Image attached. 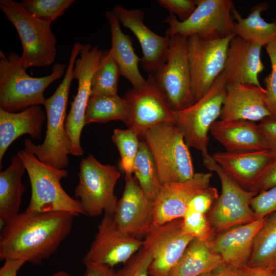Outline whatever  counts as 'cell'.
<instances>
[{
    "label": "cell",
    "instance_id": "6da1fadb",
    "mask_svg": "<svg viewBox=\"0 0 276 276\" xmlns=\"http://www.w3.org/2000/svg\"><path fill=\"white\" fill-rule=\"evenodd\" d=\"M75 217L65 212H20L1 227V260L40 264L55 253L69 235Z\"/></svg>",
    "mask_w": 276,
    "mask_h": 276
},
{
    "label": "cell",
    "instance_id": "7a4b0ae2",
    "mask_svg": "<svg viewBox=\"0 0 276 276\" xmlns=\"http://www.w3.org/2000/svg\"><path fill=\"white\" fill-rule=\"evenodd\" d=\"M83 44L74 43L64 78L54 93L46 99L43 105L46 110L47 130L43 142L38 145L30 139L24 142L25 148L32 152L38 160L59 169L69 165L72 143L65 128L66 106L72 82L73 68Z\"/></svg>",
    "mask_w": 276,
    "mask_h": 276
},
{
    "label": "cell",
    "instance_id": "3957f363",
    "mask_svg": "<svg viewBox=\"0 0 276 276\" xmlns=\"http://www.w3.org/2000/svg\"><path fill=\"white\" fill-rule=\"evenodd\" d=\"M65 65L56 63L49 75L29 76L22 66L21 57L15 53L6 55L0 51V108L9 112L25 110L44 104L45 89L61 77Z\"/></svg>",
    "mask_w": 276,
    "mask_h": 276
},
{
    "label": "cell",
    "instance_id": "277c9868",
    "mask_svg": "<svg viewBox=\"0 0 276 276\" xmlns=\"http://www.w3.org/2000/svg\"><path fill=\"white\" fill-rule=\"evenodd\" d=\"M28 173L31 188L29 204L26 210L37 212H65L76 217L85 215L80 201L63 189L61 180L68 172L41 162L28 149L17 153Z\"/></svg>",
    "mask_w": 276,
    "mask_h": 276
},
{
    "label": "cell",
    "instance_id": "5b68a950",
    "mask_svg": "<svg viewBox=\"0 0 276 276\" xmlns=\"http://www.w3.org/2000/svg\"><path fill=\"white\" fill-rule=\"evenodd\" d=\"M142 139L153 155L162 186L184 182L193 177L195 173L189 147L173 122L149 127Z\"/></svg>",
    "mask_w": 276,
    "mask_h": 276
},
{
    "label": "cell",
    "instance_id": "8992f818",
    "mask_svg": "<svg viewBox=\"0 0 276 276\" xmlns=\"http://www.w3.org/2000/svg\"><path fill=\"white\" fill-rule=\"evenodd\" d=\"M0 8L15 28L21 40L23 67H45L51 65L56 56V39L51 24L30 15L20 2L1 0Z\"/></svg>",
    "mask_w": 276,
    "mask_h": 276
},
{
    "label": "cell",
    "instance_id": "52a82bcc",
    "mask_svg": "<svg viewBox=\"0 0 276 276\" xmlns=\"http://www.w3.org/2000/svg\"><path fill=\"white\" fill-rule=\"evenodd\" d=\"M226 86L222 72L201 98L186 108L174 111L173 123L183 134L188 147L200 151L203 158L210 155L208 133L220 118Z\"/></svg>",
    "mask_w": 276,
    "mask_h": 276
},
{
    "label": "cell",
    "instance_id": "ba28073f",
    "mask_svg": "<svg viewBox=\"0 0 276 276\" xmlns=\"http://www.w3.org/2000/svg\"><path fill=\"white\" fill-rule=\"evenodd\" d=\"M75 197L80 201L85 215L94 217L103 213L113 215L118 201L114 190L120 177L117 168L103 165L89 154L80 162Z\"/></svg>",
    "mask_w": 276,
    "mask_h": 276
},
{
    "label": "cell",
    "instance_id": "9c48e42d",
    "mask_svg": "<svg viewBox=\"0 0 276 276\" xmlns=\"http://www.w3.org/2000/svg\"><path fill=\"white\" fill-rule=\"evenodd\" d=\"M203 164L215 172L221 185V193L210 210L211 226L220 233L247 224L257 218L251 208L252 199L258 193L242 187L227 174L209 155L203 158Z\"/></svg>",
    "mask_w": 276,
    "mask_h": 276
},
{
    "label": "cell",
    "instance_id": "30bf717a",
    "mask_svg": "<svg viewBox=\"0 0 276 276\" xmlns=\"http://www.w3.org/2000/svg\"><path fill=\"white\" fill-rule=\"evenodd\" d=\"M195 3L196 9L186 20L180 21L172 14L163 20L169 25L166 36L221 38L233 34L232 0H195Z\"/></svg>",
    "mask_w": 276,
    "mask_h": 276
},
{
    "label": "cell",
    "instance_id": "8fae6325",
    "mask_svg": "<svg viewBox=\"0 0 276 276\" xmlns=\"http://www.w3.org/2000/svg\"><path fill=\"white\" fill-rule=\"evenodd\" d=\"M235 36L231 34L221 38L198 36L188 38V56L195 102L207 93L223 72L229 43Z\"/></svg>",
    "mask_w": 276,
    "mask_h": 276
},
{
    "label": "cell",
    "instance_id": "7c38bea8",
    "mask_svg": "<svg viewBox=\"0 0 276 276\" xmlns=\"http://www.w3.org/2000/svg\"><path fill=\"white\" fill-rule=\"evenodd\" d=\"M166 63L154 75L155 81L171 109L179 111L195 103L188 56V38L170 37Z\"/></svg>",
    "mask_w": 276,
    "mask_h": 276
},
{
    "label": "cell",
    "instance_id": "4fadbf2b",
    "mask_svg": "<svg viewBox=\"0 0 276 276\" xmlns=\"http://www.w3.org/2000/svg\"><path fill=\"white\" fill-rule=\"evenodd\" d=\"M103 52L98 46L83 44L73 68L74 78L78 80L77 93L74 96L70 110L65 122V128L69 136L72 149L71 154L80 156L84 151L80 143L81 134L85 124V114L91 94V81Z\"/></svg>",
    "mask_w": 276,
    "mask_h": 276
},
{
    "label": "cell",
    "instance_id": "5bb4252c",
    "mask_svg": "<svg viewBox=\"0 0 276 276\" xmlns=\"http://www.w3.org/2000/svg\"><path fill=\"white\" fill-rule=\"evenodd\" d=\"M123 98L129 107L126 125L140 138L149 127L160 123L173 121L174 111L157 84L153 74H149L142 86L127 91Z\"/></svg>",
    "mask_w": 276,
    "mask_h": 276
},
{
    "label": "cell",
    "instance_id": "9a60e30c",
    "mask_svg": "<svg viewBox=\"0 0 276 276\" xmlns=\"http://www.w3.org/2000/svg\"><path fill=\"white\" fill-rule=\"evenodd\" d=\"M194 238L186 233L182 218L159 225H152L143 241L153 260L149 267L151 276H169L185 249Z\"/></svg>",
    "mask_w": 276,
    "mask_h": 276
},
{
    "label": "cell",
    "instance_id": "2e32d148",
    "mask_svg": "<svg viewBox=\"0 0 276 276\" xmlns=\"http://www.w3.org/2000/svg\"><path fill=\"white\" fill-rule=\"evenodd\" d=\"M143 244V241L121 231L113 215L105 213L83 262H93L113 267L125 263Z\"/></svg>",
    "mask_w": 276,
    "mask_h": 276
},
{
    "label": "cell",
    "instance_id": "e0dca14e",
    "mask_svg": "<svg viewBox=\"0 0 276 276\" xmlns=\"http://www.w3.org/2000/svg\"><path fill=\"white\" fill-rule=\"evenodd\" d=\"M123 193L118 201L113 219L122 232L139 239L152 225L153 201L143 192L135 177L125 175Z\"/></svg>",
    "mask_w": 276,
    "mask_h": 276
},
{
    "label": "cell",
    "instance_id": "ac0fdd59",
    "mask_svg": "<svg viewBox=\"0 0 276 276\" xmlns=\"http://www.w3.org/2000/svg\"><path fill=\"white\" fill-rule=\"evenodd\" d=\"M211 172L195 173L190 179L162 186L153 201L152 225H159L185 216L191 200L210 187Z\"/></svg>",
    "mask_w": 276,
    "mask_h": 276
},
{
    "label": "cell",
    "instance_id": "d6986e66",
    "mask_svg": "<svg viewBox=\"0 0 276 276\" xmlns=\"http://www.w3.org/2000/svg\"><path fill=\"white\" fill-rule=\"evenodd\" d=\"M112 11L120 24L129 29L139 40L143 53L141 63L144 71L155 74L166 62L170 38L155 33L144 24L145 14L142 9H128L118 4Z\"/></svg>",
    "mask_w": 276,
    "mask_h": 276
},
{
    "label": "cell",
    "instance_id": "ffe728a7",
    "mask_svg": "<svg viewBox=\"0 0 276 276\" xmlns=\"http://www.w3.org/2000/svg\"><path fill=\"white\" fill-rule=\"evenodd\" d=\"M266 91L261 86L248 84H227L220 120L262 121L271 118L265 103Z\"/></svg>",
    "mask_w": 276,
    "mask_h": 276
},
{
    "label": "cell",
    "instance_id": "44dd1931",
    "mask_svg": "<svg viewBox=\"0 0 276 276\" xmlns=\"http://www.w3.org/2000/svg\"><path fill=\"white\" fill-rule=\"evenodd\" d=\"M262 47L236 35L231 39L222 72L227 84L261 86L258 76L264 69L261 58Z\"/></svg>",
    "mask_w": 276,
    "mask_h": 276
},
{
    "label": "cell",
    "instance_id": "7402d4cb",
    "mask_svg": "<svg viewBox=\"0 0 276 276\" xmlns=\"http://www.w3.org/2000/svg\"><path fill=\"white\" fill-rule=\"evenodd\" d=\"M275 156V153L266 149L242 152H217L212 157L238 183L250 191Z\"/></svg>",
    "mask_w": 276,
    "mask_h": 276
},
{
    "label": "cell",
    "instance_id": "603a6c76",
    "mask_svg": "<svg viewBox=\"0 0 276 276\" xmlns=\"http://www.w3.org/2000/svg\"><path fill=\"white\" fill-rule=\"evenodd\" d=\"M266 218H258L222 232L209 241L210 245L226 264L234 267L247 265L254 238Z\"/></svg>",
    "mask_w": 276,
    "mask_h": 276
},
{
    "label": "cell",
    "instance_id": "cb8c5ba5",
    "mask_svg": "<svg viewBox=\"0 0 276 276\" xmlns=\"http://www.w3.org/2000/svg\"><path fill=\"white\" fill-rule=\"evenodd\" d=\"M211 134L228 152L268 149L259 125L245 120H217L211 126Z\"/></svg>",
    "mask_w": 276,
    "mask_h": 276
},
{
    "label": "cell",
    "instance_id": "d4e9b609",
    "mask_svg": "<svg viewBox=\"0 0 276 276\" xmlns=\"http://www.w3.org/2000/svg\"><path fill=\"white\" fill-rule=\"evenodd\" d=\"M47 116L39 105L30 106L19 112L0 108V167L9 147L24 134L32 139L41 137V129Z\"/></svg>",
    "mask_w": 276,
    "mask_h": 276
},
{
    "label": "cell",
    "instance_id": "484cf974",
    "mask_svg": "<svg viewBox=\"0 0 276 276\" xmlns=\"http://www.w3.org/2000/svg\"><path fill=\"white\" fill-rule=\"evenodd\" d=\"M106 18L111 32V47L109 50L121 75L130 82L133 88L142 86L146 79L142 76L139 69L141 59L134 52L131 37L123 33L119 19L112 11L106 13Z\"/></svg>",
    "mask_w": 276,
    "mask_h": 276
},
{
    "label": "cell",
    "instance_id": "4316f807",
    "mask_svg": "<svg viewBox=\"0 0 276 276\" xmlns=\"http://www.w3.org/2000/svg\"><path fill=\"white\" fill-rule=\"evenodd\" d=\"M25 165L16 154L9 166L0 172V220L1 225L20 213L25 187L21 182Z\"/></svg>",
    "mask_w": 276,
    "mask_h": 276
},
{
    "label": "cell",
    "instance_id": "83f0119b",
    "mask_svg": "<svg viewBox=\"0 0 276 276\" xmlns=\"http://www.w3.org/2000/svg\"><path fill=\"white\" fill-rule=\"evenodd\" d=\"M225 264L210 245L209 241L194 238L189 243L169 276H198Z\"/></svg>",
    "mask_w": 276,
    "mask_h": 276
},
{
    "label": "cell",
    "instance_id": "f1b7e54d",
    "mask_svg": "<svg viewBox=\"0 0 276 276\" xmlns=\"http://www.w3.org/2000/svg\"><path fill=\"white\" fill-rule=\"evenodd\" d=\"M266 2L255 5L247 17L244 18L233 6L232 14L236 20L234 22L233 33L243 39L265 47L276 39V23L268 22L261 16V13L268 8Z\"/></svg>",
    "mask_w": 276,
    "mask_h": 276
},
{
    "label": "cell",
    "instance_id": "f546056e",
    "mask_svg": "<svg viewBox=\"0 0 276 276\" xmlns=\"http://www.w3.org/2000/svg\"><path fill=\"white\" fill-rule=\"evenodd\" d=\"M129 107L127 101L118 95L110 96L90 95L85 114V124L105 123L120 120L127 124Z\"/></svg>",
    "mask_w": 276,
    "mask_h": 276
},
{
    "label": "cell",
    "instance_id": "4dcf8cb0",
    "mask_svg": "<svg viewBox=\"0 0 276 276\" xmlns=\"http://www.w3.org/2000/svg\"><path fill=\"white\" fill-rule=\"evenodd\" d=\"M272 214L254 238L248 266L269 267L276 264V212Z\"/></svg>",
    "mask_w": 276,
    "mask_h": 276
},
{
    "label": "cell",
    "instance_id": "1f68e13d",
    "mask_svg": "<svg viewBox=\"0 0 276 276\" xmlns=\"http://www.w3.org/2000/svg\"><path fill=\"white\" fill-rule=\"evenodd\" d=\"M133 173L145 194L152 201L157 197L162 187L153 155L145 141L140 140Z\"/></svg>",
    "mask_w": 276,
    "mask_h": 276
},
{
    "label": "cell",
    "instance_id": "d6a6232c",
    "mask_svg": "<svg viewBox=\"0 0 276 276\" xmlns=\"http://www.w3.org/2000/svg\"><path fill=\"white\" fill-rule=\"evenodd\" d=\"M120 69L110 50L103 52L91 81V95L110 96L118 95Z\"/></svg>",
    "mask_w": 276,
    "mask_h": 276
},
{
    "label": "cell",
    "instance_id": "836d02e7",
    "mask_svg": "<svg viewBox=\"0 0 276 276\" xmlns=\"http://www.w3.org/2000/svg\"><path fill=\"white\" fill-rule=\"evenodd\" d=\"M139 136L132 129H115L112 141L117 146L121 156L120 166L125 175H132L134 162L140 142Z\"/></svg>",
    "mask_w": 276,
    "mask_h": 276
},
{
    "label": "cell",
    "instance_id": "e575fe53",
    "mask_svg": "<svg viewBox=\"0 0 276 276\" xmlns=\"http://www.w3.org/2000/svg\"><path fill=\"white\" fill-rule=\"evenodd\" d=\"M75 2L74 0H24L20 3L32 16L51 25Z\"/></svg>",
    "mask_w": 276,
    "mask_h": 276
},
{
    "label": "cell",
    "instance_id": "d590c367",
    "mask_svg": "<svg viewBox=\"0 0 276 276\" xmlns=\"http://www.w3.org/2000/svg\"><path fill=\"white\" fill-rule=\"evenodd\" d=\"M152 254L143 246L116 271L115 276H149Z\"/></svg>",
    "mask_w": 276,
    "mask_h": 276
},
{
    "label": "cell",
    "instance_id": "8d00e7d4",
    "mask_svg": "<svg viewBox=\"0 0 276 276\" xmlns=\"http://www.w3.org/2000/svg\"><path fill=\"white\" fill-rule=\"evenodd\" d=\"M265 47L271 66L270 73L263 80L266 91L265 103L271 114V119L276 120V39Z\"/></svg>",
    "mask_w": 276,
    "mask_h": 276
},
{
    "label": "cell",
    "instance_id": "74e56055",
    "mask_svg": "<svg viewBox=\"0 0 276 276\" xmlns=\"http://www.w3.org/2000/svg\"><path fill=\"white\" fill-rule=\"evenodd\" d=\"M184 231L194 238L201 240H211V226L205 214L186 212L182 218Z\"/></svg>",
    "mask_w": 276,
    "mask_h": 276
},
{
    "label": "cell",
    "instance_id": "f35d334b",
    "mask_svg": "<svg viewBox=\"0 0 276 276\" xmlns=\"http://www.w3.org/2000/svg\"><path fill=\"white\" fill-rule=\"evenodd\" d=\"M256 218L276 212V186L258 193L250 202Z\"/></svg>",
    "mask_w": 276,
    "mask_h": 276
},
{
    "label": "cell",
    "instance_id": "ab89813d",
    "mask_svg": "<svg viewBox=\"0 0 276 276\" xmlns=\"http://www.w3.org/2000/svg\"><path fill=\"white\" fill-rule=\"evenodd\" d=\"M157 3L181 21L187 19L196 7L195 0H158Z\"/></svg>",
    "mask_w": 276,
    "mask_h": 276
},
{
    "label": "cell",
    "instance_id": "60d3db41",
    "mask_svg": "<svg viewBox=\"0 0 276 276\" xmlns=\"http://www.w3.org/2000/svg\"><path fill=\"white\" fill-rule=\"evenodd\" d=\"M217 189L210 186L204 191L195 196L190 201L186 212L205 214L210 211L218 198Z\"/></svg>",
    "mask_w": 276,
    "mask_h": 276
},
{
    "label": "cell",
    "instance_id": "b9f144b4",
    "mask_svg": "<svg viewBox=\"0 0 276 276\" xmlns=\"http://www.w3.org/2000/svg\"><path fill=\"white\" fill-rule=\"evenodd\" d=\"M276 186V156L265 168L250 191L258 193Z\"/></svg>",
    "mask_w": 276,
    "mask_h": 276
},
{
    "label": "cell",
    "instance_id": "7bdbcfd3",
    "mask_svg": "<svg viewBox=\"0 0 276 276\" xmlns=\"http://www.w3.org/2000/svg\"><path fill=\"white\" fill-rule=\"evenodd\" d=\"M259 126L267 141L269 150L276 153V120L265 119L260 122Z\"/></svg>",
    "mask_w": 276,
    "mask_h": 276
},
{
    "label": "cell",
    "instance_id": "ee69618b",
    "mask_svg": "<svg viewBox=\"0 0 276 276\" xmlns=\"http://www.w3.org/2000/svg\"><path fill=\"white\" fill-rule=\"evenodd\" d=\"M229 266L233 276H271L267 267Z\"/></svg>",
    "mask_w": 276,
    "mask_h": 276
},
{
    "label": "cell",
    "instance_id": "f6af8a7d",
    "mask_svg": "<svg viewBox=\"0 0 276 276\" xmlns=\"http://www.w3.org/2000/svg\"><path fill=\"white\" fill-rule=\"evenodd\" d=\"M83 262L85 267L83 276H115L113 267L93 262Z\"/></svg>",
    "mask_w": 276,
    "mask_h": 276
},
{
    "label": "cell",
    "instance_id": "bcb514c9",
    "mask_svg": "<svg viewBox=\"0 0 276 276\" xmlns=\"http://www.w3.org/2000/svg\"><path fill=\"white\" fill-rule=\"evenodd\" d=\"M26 263L21 259H6L0 269V276H16L19 270Z\"/></svg>",
    "mask_w": 276,
    "mask_h": 276
},
{
    "label": "cell",
    "instance_id": "7dc6e473",
    "mask_svg": "<svg viewBox=\"0 0 276 276\" xmlns=\"http://www.w3.org/2000/svg\"><path fill=\"white\" fill-rule=\"evenodd\" d=\"M214 276H233L229 265L224 264L213 271Z\"/></svg>",
    "mask_w": 276,
    "mask_h": 276
},
{
    "label": "cell",
    "instance_id": "c3c4849f",
    "mask_svg": "<svg viewBox=\"0 0 276 276\" xmlns=\"http://www.w3.org/2000/svg\"><path fill=\"white\" fill-rule=\"evenodd\" d=\"M267 268L271 276H276V264Z\"/></svg>",
    "mask_w": 276,
    "mask_h": 276
},
{
    "label": "cell",
    "instance_id": "681fc988",
    "mask_svg": "<svg viewBox=\"0 0 276 276\" xmlns=\"http://www.w3.org/2000/svg\"><path fill=\"white\" fill-rule=\"evenodd\" d=\"M52 276H70L69 274L63 271H58L57 272L55 273L54 274L52 275Z\"/></svg>",
    "mask_w": 276,
    "mask_h": 276
},
{
    "label": "cell",
    "instance_id": "f907efd6",
    "mask_svg": "<svg viewBox=\"0 0 276 276\" xmlns=\"http://www.w3.org/2000/svg\"><path fill=\"white\" fill-rule=\"evenodd\" d=\"M198 276H214L213 272H206Z\"/></svg>",
    "mask_w": 276,
    "mask_h": 276
},
{
    "label": "cell",
    "instance_id": "816d5d0a",
    "mask_svg": "<svg viewBox=\"0 0 276 276\" xmlns=\"http://www.w3.org/2000/svg\"></svg>",
    "mask_w": 276,
    "mask_h": 276
}]
</instances>
